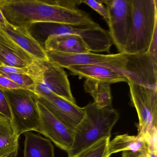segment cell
I'll return each mask as SVG.
<instances>
[{
	"mask_svg": "<svg viewBox=\"0 0 157 157\" xmlns=\"http://www.w3.org/2000/svg\"><path fill=\"white\" fill-rule=\"evenodd\" d=\"M108 13L109 33L113 44L122 53L127 42L132 21L131 0H101Z\"/></svg>",
	"mask_w": 157,
	"mask_h": 157,
	"instance_id": "obj_8",
	"label": "cell"
},
{
	"mask_svg": "<svg viewBox=\"0 0 157 157\" xmlns=\"http://www.w3.org/2000/svg\"><path fill=\"white\" fill-rule=\"evenodd\" d=\"M0 10L7 21L16 26L39 22L77 25L94 22L86 12L66 7L61 0H0Z\"/></svg>",
	"mask_w": 157,
	"mask_h": 157,
	"instance_id": "obj_1",
	"label": "cell"
},
{
	"mask_svg": "<svg viewBox=\"0 0 157 157\" xmlns=\"http://www.w3.org/2000/svg\"><path fill=\"white\" fill-rule=\"evenodd\" d=\"M3 64H2V63L1 61H0V67H2V66H3Z\"/></svg>",
	"mask_w": 157,
	"mask_h": 157,
	"instance_id": "obj_31",
	"label": "cell"
},
{
	"mask_svg": "<svg viewBox=\"0 0 157 157\" xmlns=\"http://www.w3.org/2000/svg\"><path fill=\"white\" fill-rule=\"evenodd\" d=\"M82 3H84L88 5L93 10L100 14L106 23L108 21V13L107 8L103 5L101 0H82Z\"/></svg>",
	"mask_w": 157,
	"mask_h": 157,
	"instance_id": "obj_23",
	"label": "cell"
},
{
	"mask_svg": "<svg viewBox=\"0 0 157 157\" xmlns=\"http://www.w3.org/2000/svg\"><path fill=\"white\" fill-rule=\"evenodd\" d=\"M0 115L12 122V115L10 107L4 90L0 89Z\"/></svg>",
	"mask_w": 157,
	"mask_h": 157,
	"instance_id": "obj_24",
	"label": "cell"
},
{
	"mask_svg": "<svg viewBox=\"0 0 157 157\" xmlns=\"http://www.w3.org/2000/svg\"><path fill=\"white\" fill-rule=\"evenodd\" d=\"M35 95L38 102L71 131H74L84 117L83 108L76 103L54 94Z\"/></svg>",
	"mask_w": 157,
	"mask_h": 157,
	"instance_id": "obj_12",
	"label": "cell"
},
{
	"mask_svg": "<svg viewBox=\"0 0 157 157\" xmlns=\"http://www.w3.org/2000/svg\"><path fill=\"white\" fill-rule=\"evenodd\" d=\"M122 157H149L147 152H135L130 151H122Z\"/></svg>",
	"mask_w": 157,
	"mask_h": 157,
	"instance_id": "obj_29",
	"label": "cell"
},
{
	"mask_svg": "<svg viewBox=\"0 0 157 157\" xmlns=\"http://www.w3.org/2000/svg\"><path fill=\"white\" fill-rule=\"evenodd\" d=\"M19 137L14 132L0 135V157H17Z\"/></svg>",
	"mask_w": 157,
	"mask_h": 157,
	"instance_id": "obj_20",
	"label": "cell"
},
{
	"mask_svg": "<svg viewBox=\"0 0 157 157\" xmlns=\"http://www.w3.org/2000/svg\"><path fill=\"white\" fill-rule=\"evenodd\" d=\"M0 89L4 91L18 89L24 90L21 86L1 74H0Z\"/></svg>",
	"mask_w": 157,
	"mask_h": 157,
	"instance_id": "obj_25",
	"label": "cell"
},
{
	"mask_svg": "<svg viewBox=\"0 0 157 157\" xmlns=\"http://www.w3.org/2000/svg\"><path fill=\"white\" fill-rule=\"evenodd\" d=\"M72 74L79 78L93 79L110 84L127 82V79L124 73L115 69L99 65L74 66L67 68Z\"/></svg>",
	"mask_w": 157,
	"mask_h": 157,
	"instance_id": "obj_14",
	"label": "cell"
},
{
	"mask_svg": "<svg viewBox=\"0 0 157 157\" xmlns=\"http://www.w3.org/2000/svg\"><path fill=\"white\" fill-rule=\"evenodd\" d=\"M132 21L129 36L121 54L147 52L157 26L156 0H131Z\"/></svg>",
	"mask_w": 157,
	"mask_h": 157,
	"instance_id": "obj_4",
	"label": "cell"
},
{
	"mask_svg": "<svg viewBox=\"0 0 157 157\" xmlns=\"http://www.w3.org/2000/svg\"><path fill=\"white\" fill-rule=\"evenodd\" d=\"M0 33L12 40L35 59L48 60L45 50L26 27L14 26L8 22L5 26L0 27Z\"/></svg>",
	"mask_w": 157,
	"mask_h": 157,
	"instance_id": "obj_13",
	"label": "cell"
},
{
	"mask_svg": "<svg viewBox=\"0 0 157 157\" xmlns=\"http://www.w3.org/2000/svg\"><path fill=\"white\" fill-rule=\"evenodd\" d=\"M28 69L25 67H17L3 65L0 67V74H22L27 75Z\"/></svg>",
	"mask_w": 157,
	"mask_h": 157,
	"instance_id": "obj_26",
	"label": "cell"
},
{
	"mask_svg": "<svg viewBox=\"0 0 157 157\" xmlns=\"http://www.w3.org/2000/svg\"><path fill=\"white\" fill-rule=\"evenodd\" d=\"M4 91L10 107L14 133L20 136L29 131L37 132L40 118L34 94L23 89Z\"/></svg>",
	"mask_w": 157,
	"mask_h": 157,
	"instance_id": "obj_6",
	"label": "cell"
},
{
	"mask_svg": "<svg viewBox=\"0 0 157 157\" xmlns=\"http://www.w3.org/2000/svg\"><path fill=\"white\" fill-rule=\"evenodd\" d=\"M125 151L148 153L147 146L144 136L124 134L116 136L109 142L108 151L110 155Z\"/></svg>",
	"mask_w": 157,
	"mask_h": 157,
	"instance_id": "obj_18",
	"label": "cell"
},
{
	"mask_svg": "<svg viewBox=\"0 0 157 157\" xmlns=\"http://www.w3.org/2000/svg\"><path fill=\"white\" fill-rule=\"evenodd\" d=\"M45 51L48 60L63 68L74 66L99 65L119 71L124 74L127 62L126 56L121 53L101 55L92 52L86 54H67Z\"/></svg>",
	"mask_w": 157,
	"mask_h": 157,
	"instance_id": "obj_9",
	"label": "cell"
},
{
	"mask_svg": "<svg viewBox=\"0 0 157 157\" xmlns=\"http://www.w3.org/2000/svg\"><path fill=\"white\" fill-rule=\"evenodd\" d=\"M147 52L152 56L157 58V26L154 30V33Z\"/></svg>",
	"mask_w": 157,
	"mask_h": 157,
	"instance_id": "obj_28",
	"label": "cell"
},
{
	"mask_svg": "<svg viewBox=\"0 0 157 157\" xmlns=\"http://www.w3.org/2000/svg\"><path fill=\"white\" fill-rule=\"evenodd\" d=\"M34 59L12 40L0 33V61L3 65L25 67Z\"/></svg>",
	"mask_w": 157,
	"mask_h": 157,
	"instance_id": "obj_15",
	"label": "cell"
},
{
	"mask_svg": "<svg viewBox=\"0 0 157 157\" xmlns=\"http://www.w3.org/2000/svg\"><path fill=\"white\" fill-rule=\"evenodd\" d=\"M13 132L10 121L5 117L0 115V135Z\"/></svg>",
	"mask_w": 157,
	"mask_h": 157,
	"instance_id": "obj_27",
	"label": "cell"
},
{
	"mask_svg": "<svg viewBox=\"0 0 157 157\" xmlns=\"http://www.w3.org/2000/svg\"><path fill=\"white\" fill-rule=\"evenodd\" d=\"M27 67V75L34 82L33 93L35 95L54 94L76 103L63 68L48 60L37 59H34Z\"/></svg>",
	"mask_w": 157,
	"mask_h": 157,
	"instance_id": "obj_5",
	"label": "cell"
},
{
	"mask_svg": "<svg viewBox=\"0 0 157 157\" xmlns=\"http://www.w3.org/2000/svg\"><path fill=\"white\" fill-rule=\"evenodd\" d=\"M111 84L93 79H86L83 84L84 90L94 99V103L102 108L112 107Z\"/></svg>",
	"mask_w": 157,
	"mask_h": 157,
	"instance_id": "obj_19",
	"label": "cell"
},
{
	"mask_svg": "<svg viewBox=\"0 0 157 157\" xmlns=\"http://www.w3.org/2000/svg\"><path fill=\"white\" fill-rule=\"evenodd\" d=\"M37 105L40 118L37 132L50 140L57 147L68 152L73 143V131L68 128L37 101Z\"/></svg>",
	"mask_w": 157,
	"mask_h": 157,
	"instance_id": "obj_11",
	"label": "cell"
},
{
	"mask_svg": "<svg viewBox=\"0 0 157 157\" xmlns=\"http://www.w3.org/2000/svg\"><path fill=\"white\" fill-rule=\"evenodd\" d=\"M45 51H52L67 54L90 53L81 37L74 35H59L49 36L44 45Z\"/></svg>",
	"mask_w": 157,
	"mask_h": 157,
	"instance_id": "obj_16",
	"label": "cell"
},
{
	"mask_svg": "<svg viewBox=\"0 0 157 157\" xmlns=\"http://www.w3.org/2000/svg\"><path fill=\"white\" fill-rule=\"evenodd\" d=\"M126 56L124 74L127 80L148 87H157V58L148 52Z\"/></svg>",
	"mask_w": 157,
	"mask_h": 157,
	"instance_id": "obj_10",
	"label": "cell"
},
{
	"mask_svg": "<svg viewBox=\"0 0 157 157\" xmlns=\"http://www.w3.org/2000/svg\"><path fill=\"white\" fill-rule=\"evenodd\" d=\"M84 116L73 131V141L68 157H73L111 132L119 118V114L112 107L100 108L93 103L83 108Z\"/></svg>",
	"mask_w": 157,
	"mask_h": 157,
	"instance_id": "obj_2",
	"label": "cell"
},
{
	"mask_svg": "<svg viewBox=\"0 0 157 157\" xmlns=\"http://www.w3.org/2000/svg\"><path fill=\"white\" fill-rule=\"evenodd\" d=\"M8 22L6 21L4 15L2 14L1 10H0V27L5 26L6 25Z\"/></svg>",
	"mask_w": 157,
	"mask_h": 157,
	"instance_id": "obj_30",
	"label": "cell"
},
{
	"mask_svg": "<svg viewBox=\"0 0 157 157\" xmlns=\"http://www.w3.org/2000/svg\"><path fill=\"white\" fill-rule=\"evenodd\" d=\"M110 137H105L81 151L73 157H110L108 145Z\"/></svg>",
	"mask_w": 157,
	"mask_h": 157,
	"instance_id": "obj_21",
	"label": "cell"
},
{
	"mask_svg": "<svg viewBox=\"0 0 157 157\" xmlns=\"http://www.w3.org/2000/svg\"><path fill=\"white\" fill-rule=\"evenodd\" d=\"M31 35L44 48L49 36L74 35L82 38L90 52L110 53L113 43L107 31L95 22L81 25L39 22L26 26Z\"/></svg>",
	"mask_w": 157,
	"mask_h": 157,
	"instance_id": "obj_3",
	"label": "cell"
},
{
	"mask_svg": "<svg viewBox=\"0 0 157 157\" xmlns=\"http://www.w3.org/2000/svg\"><path fill=\"white\" fill-rule=\"evenodd\" d=\"M21 86L24 90H28L33 92L34 88L35 83L32 78L25 74H2Z\"/></svg>",
	"mask_w": 157,
	"mask_h": 157,
	"instance_id": "obj_22",
	"label": "cell"
},
{
	"mask_svg": "<svg viewBox=\"0 0 157 157\" xmlns=\"http://www.w3.org/2000/svg\"><path fill=\"white\" fill-rule=\"evenodd\" d=\"M24 157H55L51 140L33 131L24 133Z\"/></svg>",
	"mask_w": 157,
	"mask_h": 157,
	"instance_id": "obj_17",
	"label": "cell"
},
{
	"mask_svg": "<svg viewBox=\"0 0 157 157\" xmlns=\"http://www.w3.org/2000/svg\"><path fill=\"white\" fill-rule=\"evenodd\" d=\"M131 102L139 118L138 135L143 136L157 128V87H150L127 80Z\"/></svg>",
	"mask_w": 157,
	"mask_h": 157,
	"instance_id": "obj_7",
	"label": "cell"
}]
</instances>
